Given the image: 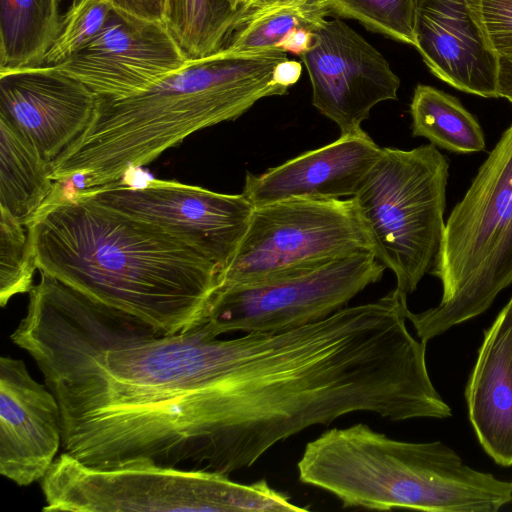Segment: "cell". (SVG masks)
Returning <instances> with one entry per match:
<instances>
[{
    "label": "cell",
    "instance_id": "cell-10",
    "mask_svg": "<svg viewBox=\"0 0 512 512\" xmlns=\"http://www.w3.org/2000/svg\"><path fill=\"white\" fill-rule=\"evenodd\" d=\"M311 47L300 55L312 86V103L340 129L361 124L380 102L396 100L399 77L383 55L343 21L324 18Z\"/></svg>",
    "mask_w": 512,
    "mask_h": 512
},
{
    "label": "cell",
    "instance_id": "cell-4",
    "mask_svg": "<svg viewBox=\"0 0 512 512\" xmlns=\"http://www.w3.org/2000/svg\"><path fill=\"white\" fill-rule=\"evenodd\" d=\"M43 511H306L265 480L241 484L228 475L156 465L102 469L60 454L42 478Z\"/></svg>",
    "mask_w": 512,
    "mask_h": 512
},
{
    "label": "cell",
    "instance_id": "cell-8",
    "mask_svg": "<svg viewBox=\"0 0 512 512\" xmlns=\"http://www.w3.org/2000/svg\"><path fill=\"white\" fill-rule=\"evenodd\" d=\"M384 270L372 253L358 252L263 281L222 287L212 298L206 321L218 336L304 326L345 307L379 281Z\"/></svg>",
    "mask_w": 512,
    "mask_h": 512
},
{
    "label": "cell",
    "instance_id": "cell-30",
    "mask_svg": "<svg viewBox=\"0 0 512 512\" xmlns=\"http://www.w3.org/2000/svg\"><path fill=\"white\" fill-rule=\"evenodd\" d=\"M497 94L512 103V54L499 57Z\"/></svg>",
    "mask_w": 512,
    "mask_h": 512
},
{
    "label": "cell",
    "instance_id": "cell-13",
    "mask_svg": "<svg viewBox=\"0 0 512 512\" xmlns=\"http://www.w3.org/2000/svg\"><path fill=\"white\" fill-rule=\"evenodd\" d=\"M415 47L450 86L498 98L499 56L485 31L480 0H414Z\"/></svg>",
    "mask_w": 512,
    "mask_h": 512
},
{
    "label": "cell",
    "instance_id": "cell-6",
    "mask_svg": "<svg viewBox=\"0 0 512 512\" xmlns=\"http://www.w3.org/2000/svg\"><path fill=\"white\" fill-rule=\"evenodd\" d=\"M512 218V124L452 209L429 273L442 284L440 303L406 312L417 337L428 342L487 308L484 291L492 262Z\"/></svg>",
    "mask_w": 512,
    "mask_h": 512
},
{
    "label": "cell",
    "instance_id": "cell-14",
    "mask_svg": "<svg viewBox=\"0 0 512 512\" xmlns=\"http://www.w3.org/2000/svg\"><path fill=\"white\" fill-rule=\"evenodd\" d=\"M62 446L59 403L21 359L0 358V474L17 484L41 481Z\"/></svg>",
    "mask_w": 512,
    "mask_h": 512
},
{
    "label": "cell",
    "instance_id": "cell-25",
    "mask_svg": "<svg viewBox=\"0 0 512 512\" xmlns=\"http://www.w3.org/2000/svg\"><path fill=\"white\" fill-rule=\"evenodd\" d=\"M483 25L499 57L512 54V0H480Z\"/></svg>",
    "mask_w": 512,
    "mask_h": 512
},
{
    "label": "cell",
    "instance_id": "cell-21",
    "mask_svg": "<svg viewBox=\"0 0 512 512\" xmlns=\"http://www.w3.org/2000/svg\"><path fill=\"white\" fill-rule=\"evenodd\" d=\"M247 7L228 0H165L163 21L189 61L222 51Z\"/></svg>",
    "mask_w": 512,
    "mask_h": 512
},
{
    "label": "cell",
    "instance_id": "cell-15",
    "mask_svg": "<svg viewBox=\"0 0 512 512\" xmlns=\"http://www.w3.org/2000/svg\"><path fill=\"white\" fill-rule=\"evenodd\" d=\"M381 149L363 129L343 134L261 174L247 172L242 194L254 207L289 198H352Z\"/></svg>",
    "mask_w": 512,
    "mask_h": 512
},
{
    "label": "cell",
    "instance_id": "cell-26",
    "mask_svg": "<svg viewBox=\"0 0 512 512\" xmlns=\"http://www.w3.org/2000/svg\"><path fill=\"white\" fill-rule=\"evenodd\" d=\"M512 284V218L495 254L484 291L488 309L497 295Z\"/></svg>",
    "mask_w": 512,
    "mask_h": 512
},
{
    "label": "cell",
    "instance_id": "cell-32",
    "mask_svg": "<svg viewBox=\"0 0 512 512\" xmlns=\"http://www.w3.org/2000/svg\"><path fill=\"white\" fill-rule=\"evenodd\" d=\"M257 1H260V0H254L251 4H253V3L257 2ZM251 4H250V5H251Z\"/></svg>",
    "mask_w": 512,
    "mask_h": 512
},
{
    "label": "cell",
    "instance_id": "cell-29",
    "mask_svg": "<svg viewBox=\"0 0 512 512\" xmlns=\"http://www.w3.org/2000/svg\"><path fill=\"white\" fill-rule=\"evenodd\" d=\"M313 39V31L306 28L298 29L286 38L281 49L300 56L311 47Z\"/></svg>",
    "mask_w": 512,
    "mask_h": 512
},
{
    "label": "cell",
    "instance_id": "cell-20",
    "mask_svg": "<svg viewBox=\"0 0 512 512\" xmlns=\"http://www.w3.org/2000/svg\"><path fill=\"white\" fill-rule=\"evenodd\" d=\"M410 114L414 137H424L434 146L454 153L485 149V136L479 121L456 97L442 90L418 84Z\"/></svg>",
    "mask_w": 512,
    "mask_h": 512
},
{
    "label": "cell",
    "instance_id": "cell-2",
    "mask_svg": "<svg viewBox=\"0 0 512 512\" xmlns=\"http://www.w3.org/2000/svg\"><path fill=\"white\" fill-rule=\"evenodd\" d=\"M287 52L220 51L189 61L147 90L124 98L97 99L85 130L51 162V177H82L81 189L116 183L192 133L235 120L258 100L284 95L273 81Z\"/></svg>",
    "mask_w": 512,
    "mask_h": 512
},
{
    "label": "cell",
    "instance_id": "cell-27",
    "mask_svg": "<svg viewBox=\"0 0 512 512\" xmlns=\"http://www.w3.org/2000/svg\"><path fill=\"white\" fill-rule=\"evenodd\" d=\"M114 8L133 16L163 21L165 0H112Z\"/></svg>",
    "mask_w": 512,
    "mask_h": 512
},
{
    "label": "cell",
    "instance_id": "cell-17",
    "mask_svg": "<svg viewBox=\"0 0 512 512\" xmlns=\"http://www.w3.org/2000/svg\"><path fill=\"white\" fill-rule=\"evenodd\" d=\"M55 184L51 162L0 118V210L28 225L47 203Z\"/></svg>",
    "mask_w": 512,
    "mask_h": 512
},
{
    "label": "cell",
    "instance_id": "cell-19",
    "mask_svg": "<svg viewBox=\"0 0 512 512\" xmlns=\"http://www.w3.org/2000/svg\"><path fill=\"white\" fill-rule=\"evenodd\" d=\"M330 11L322 0H260L249 6L224 49L229 53H256L281 49L294 31H314Z\"/></svg>",
    "mask_w": 512,
    "mask_h": 512
},
{
    "label": "cell",
    "instance_id": "cell-7",
    "mask_svg": "<svg viewBox=\"0 0 512 512\" xmlns=\"http://www.w3.org/2000/svg\"><path fill=\"white\" fill-rule=\"evenodd\" d=\"M371 245L352 198H289L254 207L218 288L250 284ZM217 291V290H216Z\"/></svg>",
    "mask_w": 512,
    "mask_h": 512
},
{
    "label": "cell",
    "instance_id": "cell-23",
    "mask_svg": "<svg viewBox=\"0 0 512 512\" xmlns=\"http://www.w3.org/2000/svg\"><path fill=\"white\" fill-rule=\"evenodd\" d=\"M331 14L360 21L369 30L415 45L414 0H322Z\"/></svg>",
    "mask_w": 512,
    "mask_h": 512
},
{
    "label": "cell",
    "instance_id": "cell-9",
    "mask_svg": "<svg viewBox=\"0 0 512 512\" xmlns=\"http://www.w3.org/2000/svg\"><path fill=\"white\" fill-rule=\"evenodd\" d=\"M80 191L101 205L179 235L206 254L220 272L236 252L254 209L243 194L158 179L137 187L112 183Z\"/></svg>",
    "mask_w": 512,
    "mask_h": 512
},
{
    "label": "cell",
    "instance_id": "cell-22",
    "mask_svg": "<svg viewBox=\"0 0 512 512\" xmlns=\"http://www.w3.org/2000/svg\"><path fill=\"white\" fill-rule=\"evenodd\" d=\"M37 269L28 226L0 210V304L29 293Z\"/></svg>",
    "mask_w": 512,
    "mask_h": 512
},
{
    "label": "cell",
    "instance_id": "cell-18",
    "mask_svg": "<svg viewBox=\"0 0 512 512\" xmlns=\"http://www.w3.org/2000/svg\"><path fill=\"white\" fill-rule=\"evenodd\" d=\"M61 0H0V72L42 66L61 27Z\"/></svg>",
    "mask_w": 512,
    "mask_h": 512
},
{
    "label": "cell",
    "instance_id": "cell-16",
    "mask_svg": "<svg viewBox=\"0 0 512 512\" xmlns=\"http://www.w3.org/2000/svg\"><path fill=\"white\" fill-rule=\"evenodd\" d=\"M465 398L484 451L498 465L512 466V297L484 331Z\"/></svg>",
    "mask_w": 512,
    "mask_h": 512
},
{
    "label": "cell",
    "instance_id": "cell-12",
    "mask_svg": "<svg viewBox=\"0 0 512 512\" xmlns=\"http://www.w3.org/2000/svg\"><path fill=\"white\" fill-rule=\"evenodd\" d=\"M98 96L53 66L0 72V118L49 162L87 127Z\"/></svg>",
    "mask_w": 512,
    "mask_h": 512
},
{
    "label": "cell",
    "instance_id": "cell-28",
    "mask_svg": "<svg viewBox=\"0 0 512 512\" xmlns=\"http://www.w3.org/2000/svg\"><path fill=\"white\" fill-rule=\"evenodd\" d=\"M301 71L302 65L300 62L286 59L275 67L273 72V81L288 89L299 80Z\"/></svg>",
    "mask_w": 512,
    "mask_h": 512
},
{
    "label": "cell",
    "instance_id": "cell-11",
    "mask_svg": "<svg viewBox=\"0 0 512 512\" xmlns=\"http://www.w3.org/2000/svg\"><path fill=\"white\" fill-rule=\"evenodd\" d=\"M188 63L164 21L113 8L90 42L53 67L99 97L124 98L147 90Z\"/></svg>",
    "mask_w": 512,
    "mask_h": 512
},
{
    "label": "cell",
    "instance_id": "cell-5",
    "mask_svg": "<svg viewBox=\"0 0 512 512\" xmlns=\"http://www.w3.org/2000/svg\"><path fill=\"white\" fill-rule=\"evenodd\" d=\"M449 160L433 144L383 147L352 197L371 253L408 295L429 273L445 227Z\"/></svg>",
    "mask_w": 512,
    "mask_h": 512
},
{
    "label": "cell",
    "instance_id": "cell-1",
    "mask_svg": "<svg viewBox=\"0 0 512 512\" xmlns=\"http://www.w3.org/2000/svg\"><path fill=\"white\" fill-rule=\"evenodd\" d=\"M27 226L41 273L159 333L206 321L220 271L179 235L56 184Z\"/></svg>",
    "mask_w": 512,
    "mask_h": 512
},
{
    "label": "cell",
    "instance_id": "cell-31",
    "mask_svg": "<svg viewBox=\"0 0 512 512\" xmlns=\"http://www.w3.org/2000/svg\"><path fill=\"white\" fill-rule=\"evenodd\" d=\"M254 0H228L230 5L235 10H242L249 6Z\"/></svg>",
    "mask_w": 512,
    "mask_h": 512
},
{
    "label": "cell",
    "instance_id": "cell-3",
    "mask_svg": "<svg viewBox=\"0 0 512 512\" xmlns=\"http://www.w3.org/2000/svg\"><path fill=\"white\" fill-rule=\"evenodd\" d=\"M297 469L343 507L496 512L512 501V482L469 467L442 442L396 440L362 423L308 442Z\"/></svg>",
    "mask_w": 512,
    "mask_h": 512
},
{
    "label": "cell",
    "instance_id": "cell-24",
    "mask_svg": "<svg viewBox=\"0 0 512 512\" xmlns=\"http://www.w3.org/2000/svg\"><path fill=\"white\" fill-rule=\"evenodd\" d=\"M113 8L112 0H72L43 65L56 66L70 59L101 31Z\"/></svg>",
    "mask_w": 512,
    "mask_h": 512
}]
</instances>
